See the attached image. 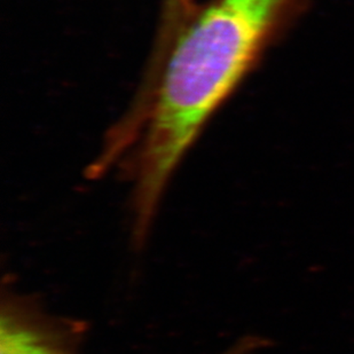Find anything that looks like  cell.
<instances>
[{"label":"cell","instance_id":"cell-1","mask_svg":"<svg viewBox=\"0 0 354 354\" xmlns=\"http://www.w3.org/2000/svg\"><path fill=\"white\" fill-rule=\"evenodd\" d=\"M305 1L209 0L195 8L124 115L122 165L139 203H160L211 118L294 22Z\"/></svg>","mask_w":354,"mask_h":354},{"label":"cell","instance_id":"cell-2","mask_svg":"<svg viewBox=\"0 0 354 354\" xmlns=\"http://www.w3.org/2000/svg\"><path fill=\"white\" fill-rule=\"evenodd\" d=\"M54 320L32 301L13 297L0 315V354H77L76 331Z\"/></svg>","mask_w":354,"mask_h":354}]
</instances>
